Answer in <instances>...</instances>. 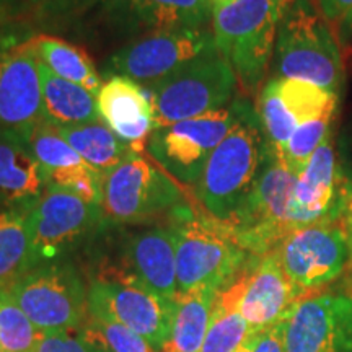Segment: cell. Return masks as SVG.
Instances as JSON below:
<instances>
[{"label":"cell","instance_id":"1","mask_svg":"<svg viewBox=\"0 0 352 352\" xmlns=\"http://www.w3.org/2000/svg\"><path fill=\"white\" fill-rule=\"evenodd\" d=\"M266 148L258 113L248 101H241L239 120L209 157L195 186L201 209L220 222H230L256 182Z\"/></svg>","mask_w":352,"mask_h":352},{"label":"cell","instance_id":"2","mask_svg":"<svg viewBox=\"0 0 352 352\" xmlns=\"http://www.w3.org/2000/svg\"><path fill=\"white\" fill-rule=\"evenodd\" d=\"M176 235L178 292L209 289L220 292L239 277L250 254L226 222L184 206L170 220Z\"/></svg>","mask_w":352,"mask_h":352},{"label":"cell","instance_id":"3","mask_svg":"<svg viewBox=\"0 0 352 352\" xmlns=\"http://www.w3.org/2000/svg\"><path fill=\"white\" fill-rule=\"evenodd\" d=\"M284 0H214L212 36L245 94L256 95L276 47Z\"/></svg>","mask_w":352,"mask_h":352},{"label":"cell","instance_id":"4","mask_svg":"<svg viewBox=\"0 0 352 352\" xmlns=\"http://www.w3.org/2000/svg\"><path fill=\"white\" fill-rule=\"evenodd\" d=\"M274 54L283 78L310 82L336 95L342 88L344 69L338 39L314 0H284Z\"/></svg>","mask_w":352,"mask_h":352},{"label":"cell","instance_id":"5","mask_svg":"<svg viewBox=\"0 0 352 352\" xmlns=\"http://www.w3.org/2000/svg\"><path fill=\"white\" fill-rule=\"evenodd\" d=\"M101 212L108 226H138L188 206L183 186L155 162L132 153L103 178Z\"/></svg>","mask_w":352,"mask_h":352},{"label":"cell","instance_id":"6","mask_svg":"<svg viewBox=\"0 0 352 352\" xmlns=\"http://www.w3.org/2000/svg\"><path fill=\"white\" fill-rule=\"evenodd\" d=\"M236 85L235 72L214 46L148 88L153 131L228 107Z\"/></svg>","mask_w":352,"mask_h":352},{"label":"cell","instance_id":"7","mask_svg":"<svg viewBox=\"0 0 352 352\" xmlns=\"http://www.w3.org/2000/svg\"><path fill=\"white\" fill-rule=\"evenodd\" d=\"M8 290L41 334L78 331L88 316V284L70 259L34 266Z\"/></svg>","mask_w":352,"mask_h":352},{"label":"cell","instance_id":"8","mask_svg":"<svg viewBox=\"0 0 352 352\" xmlns=\"http://www.w3.org/2000/svg\"><path fill=\"white\" fill-rule=\"evenodd\" d=\"M241 101L235 100L217 111L155 129L147 140V152L182 186L195 188L217 145L235 126Z\"/></svg>","mask_w":352,"mask_h":352},{"label":"cell","instance_id":"9","mask_svg":"<svg viewBox=\"0 0 352 352\" xmlns=\"http://www.w3.org/2000/svg\"><path fill=\"white\" fill-rule=\"evenodd\" d=\"M297 176L289 171L267 144L266 155L252 191L227 226L252 256L272 252L290 232L287 210Z\"/></svg>","mask_w":352,"mask_h":352},{"label":"cell","instance_id":"10","mask_svg":"<svg viewBox=\"0 0 352 352\" xmlns=\"http://www.w3.org/2000/svg\"><path fill=\"white\" fill-rule=\"evenodd\" d=\"M114 243L113 256L101 259L94 276L126 280L165 300L178 296L176 235L171 223L122 232Z\"/></svg>","mask_w":352,"mask_h":352},{"label":"cell","instance_id":"11","mask_svg":"<svg viewBox=\"0 0 352 352\" xmlns=\"http://www.w3.org/2000/svg\"><path fill=\"white\" fill-rule=\"evenodd\" d=\"M101 206L54 184H47L32 209L34 266L69 259L78 246L103 230Z\"/></svg>","mask_w":352,"mask_h":352},{"label":"cell","instance_id":"12","mask_svg":"<svg viewBox=\"0 0 352 352\" xmlns=\"http://www.w3.org/2000/svg\"><path fill=\"white\" fill-rule=\"evenodd\" d=\"M351 212L352 178L336 152L331 132L297 176L287 210L289 230L323 222H347Z\"/></svg>","mask_w":352,"mask_h":352},{"label":"cell","instance_id":"13","mask_svg":"<svg viewBox=\"0 0 352 352\" xmlns=\"http://www.w3.org/2000/svg\"><path fill=\"white\" fill-rule=\"evenodd\" d=\"M274 250L285 276L302 297L333 283L352 256L347 222L296 228Z\"/></svg>","mask_w":352,"mask_h":352},{"label":"cell","instance_id":"14","mask_svg":"<svg viewBox=\"0 0 352 352\" xmlns=\"http://www.w3.org/2000/svg\"><path fill=\"white\" fill-rule=\"evenodd\" d=\"M215 46L212 30H178L139 36L103 65V77H127L151 88Z\"/></svg>","mask_w":352,"mask_h":352},{"label":"cell","instance_id":"15","mask_svg":"<svg viewBox=\"0 0 352 352\" xmlns=\"http://www.w3.org/2000/svg\"><path fill=\"white\" fill-rule=\"evenodd\" d=\"M33 32L15 23L0 28V126L25 129L43 122L41 80Z\"/></svg>","mask_w":352,"mask_h":352},{"label":"cell","instance_id":"16","mask_svg":"<svg viewBox=\"0 0 352 352\" xmlns=\"http://www.w3.org/2000/svg\"><path fill=\"white\" fill-rule=\"evenodd\" d=\"M173 300L113 277L94 276L88 283V314L132 329L155 352H164L170 340Z\"/></svg>","mask_w":352,"mask_h":352},{"label":"cell","instance_id":"17","mask_svg":"<svg viewBox=\"0 0 352 352\" xmlns=\"http://www.w3.org/2000/svg\"><path fill=\"white\" fill-rule=\"evenodd\" d=\"M285 352H352V297L315 292L284 318Z\"/></svg>","mask_w":352,"mask_h":352},{"label":"cell","instance_id":"18","mask_svg":"<svg viewBox=\"0 0 352 352\" xmlns=\"http://www.w3.org/2000/svg\"><path fill=\"white\" fill-rule=\"evenodd\" d=\"M240 314L253 334L285 318L302 296L280 266L276 250L253 256L239 276Z\"/></svg>","mask_w":352,"mask_h":352},{"label":"cell","instance_id":"19","mask_svg":"<svg viewBox=\"0 0 352 352\" xmlns=\"http://www.w3.org/2000/svg\"><path fill=\"white\" fill-rule=\"evenodd\" d=\"M214 0H107L104 13L126 33L151 34L178 30H206Z\"/></svg>","mask_w":352,"mask_h":352},{"label":"cell","instance_id":"20","mask_svg":"<svg viewBox=\"0 0 352 352\" xmlns=\"http://www.w3.org/2000/svg\"><path fill=\"white\" fill-rule=\"evenodd\" d=\"M21 131L46 171L47 184L67 189L94 204H101L103 178L85 164L54 126L43 121Z\"/></svg>","mask_w":352,"mask_h":352},{"label":"cell","instance_id":"21","mask_svg":"<svg viewBox=\"0 0 352 352\" xmlns=\"http://www.w3.org/2000/svg\"><path fill=\"white\" fill-rule=\"evenodd\" d=\"M101 121L135 152L144 148L153 132L151 96L138 82L127 77H109L96 95Z\"/></svg>","mask_w":352,"mask_h":352},{"label":"cell","instance_id":"22","mask_svg":"<svg viewBox=\"0 0 352 352\" xmlns=\"http://www.w3.org/2000/svg\"><path fill=\"white\" fill-rule=\"evenodd\" d=\"M46 186V171L23 131L0 126V212L34 202Z\"/></svg>","mask_w":352,"mask_h":352},{"label":"cell","instance_id":"23","mask_svg":"<svg viewBox=\"0 0 352 352\" xmlns=\"http://www.w3.org/2000/svg\"><path fill=\"white\" fill-rule=\"evenodd\" d=\"M41 80L43 121L51 126L69 127L101 122L96 96L87 88L65 80L38 60Z\"/></svg>","mask_w":352,"mask_h":352},{"label":"cell","instance_id":"24","mask_svg":"<svg viewBox=\"0 0 352 352\" xmlns=\"http://www.w3.org/2000/svg\"><path fill=\"white\" fill-rule=\"evenodd\" d=\"M34 202L0 212V289L34 267L32 209Z\"/></svg>","mask_w":352,"mask_h":352},{"label":"cell","instance_id":"25","mask_svg":"<svg viewBox=\"0 0 352 352\" xmlns=\"http://www.w3.org/2000/svg\"><path fill=\"white\" fill-rule=\"evenodd\" d=\"M217 294L209 289L178 292L173 300L171 334L164 352H201Z\"/></svg>","mask_w":352,"mask_h":352},{"label":"cell","instance_id":"26","mask_svg":"<svg viewBox=\"0 0 352 352\" xmlns=\"http://www.w3.org/2000/svg\"><path fill=\"white\" fill-rule=\"evenodd\" d=\"M56 127L70 147L80 155L91 170L104 178L109 171L122 164L132 153H138L129 144L118 138L109 127L101 122Z\"/></svg>","mask_w":352,"mask_h":352},{"label":"cell","instance_id":"27","mask_svg":"<svg viewBox=\"0 0 352 352\" xmlns=\"http://www.w3.org/2000/svg\"><path fill=\"white\" fill-rule=\"evenodd\" d=\"M32 44L36 59L46 65L51 72L65 80L82 85L95 96L98 95L101 77L96 72L90 57L80 47L74 46L64 39L36 33L33 34Z\"/></svg>","mask_w":352,"mask_h":352},{"label":"cell","instance_id":"28","mask_svg":"<svg viewBox=\"0 0 352 352\" xmlns=\"http://www.w3.org/2000/svg\"><path fill=\"white\" fill-rule=\"evenodd\" d=\"M239 302L240 283L236 277L228 287L217 294L201 352H235L252 336V329L240 314Z\"/></svg>","mask_w":352,"mask_h":352},{"label":"cell","instance_id":"29","mask_svg":"<svg viewBox=\"0 0 352 352\" xmlns=\"http://www.w3.org/2000/svg\"><path fill=\"white\" fill-rule=\"evenodd\" d=\"M276 83L285 108L296 118L298 126L324 116H334L338 95L333 91L296 78L279 77Z\"/></svg>","mask_w":352,"mask_h":352},{"label":"cell","instance_id":"30","mask_svg":"<svg viewBox=\"0 0 352 352\" xmlns=\"http://www.w3.org/2000/svg\"><path fill=\"white\" fill-rule=\"evenodd\" d=\"M41 333L13 300L10 290L0 289V349L2 352H36Z\"/></svg>","mask_w":352,"mask_h":352},{"label":"cell","instance_id":"31","mask_svg":"<svg viewBox=\"0 0 352 352\" xmlns=\"http://www.w3.org/2000/svg\"><path fill=\"white\" fill-rule=\"evenodd\" d=\"M77 333L98 352H155L132 329L90 314Z\"/></svg>","mask_w":352,"mask_h":352},{"label":"cell","instance_id":"32","mask_svg":"<svg viewBox=\"0 0 352 352\" xmlns=\"http://www.w3.org/2000/svg\"><path fill=\"white\" fill-rule=\"evenodd\" d=\"M258 116L261 121L263 132L266 135L267 144L279 153L292 138L298 127V122L285 108L279 90H277L276 78H272L263 87L258 100Z\"/></svg>","mask_w":352,"mask_h":352},{"label":"cell","instance_id":"33","mask_svg":"<svg viewBox=\"0 0 352 352\" xmlns=\"http://www.w3.org/2000/svg\"><path fill=\"white\" fill-rule=\"evenodd\" d=\"M333 118L334 116H324L320 120L303 122L297 127L292 138L287 140L283 151L279 153L276 152L290 173L298 176L305 170L316 148L333 132Z\"/></svg>","mask_w":352,"mask_h":352},{"label":"cell","instance_id":"34","mask_svg":"<svg viewBox=\"0 0 352 352\" xmlns=\"http://www.w3.org/2000/svg\"><path fill=\"white\" fill-rule=\"evenodd\" d=\"M107 0H30V7L43 20L65 21L72 20Z\"/></svg>","mask_w":352,"mask_h":352},{"label":"cell","instance_id":"35","mask_svg":"<svg viewBox=\"0 0 352 352\" xmlns=\"http://www.w3.org/2000/svg\"><path fill=\"white\" fill-rule=\"evenodd\" d=\"M320 15L327 21L336 39H352V0H314Z\"/></svg>","mask_w":352,"mask_h":352},{"label":"cell","instance_id":"36","mask_svg":"<svg viewBox=\"0 0 352 352\" xmlns=\"http://www.w3.org/2000/svg\"><path fill=\"white\" fill-rule=\"evenodd\" d=\"M36 352H98L77 331L41 334Z\"/></svg>","mask_w":352,"mask_h":352},{"label":"cell","instance_id":"37","mask_svg":"<svg viewBox=\"0 0 352 352\" xmlns=\"http://www.w3.org/2000/svg\"><path fill=\"white\" fill-rule=\"evenodd\" d=\"M252 352H285L284 320L254 334Z\"/></svg>","mask_w":352,"mask_h":352},{"label":"cell","instance_id":"38","mask_svg":"<svg viewBox=\"0 0 352 352\" xmlns=\"http://www.w3.org/2000/svg\"><path fill=\"white\" fill-rule=\"evenodd\" d=\"M21 12H23L21 0H0V28L13 23Z\"/></svg>","mask_w":352,"mask_h":352},{"label":"cell","instance_id":"39","mask_svg":"<svg viewBox=\"0 0 352 352\" xmlns=\"http://www.w3.org/2000/svg\"><path fill=\"white\" fill-rule=\"evenodd\" d=\"M253 342H254V334H252V336H250L248 340H246V341L243 342V344H241L235 352H252V349H253Z\"/></svg>","mask_w":352,"mask_h":352},{"label":"cell","instance_id":"40","mask_svg":"<svg viewBox=\"0 0 352 352\" xmlns=\"http://www.w3.org/2000/svg\"><path fill=\"white\" fill-rule=\"evenodd\" d=\"M347 230H349V240H351V250H352V212L347 219Z\"/></svg>","mask_w":352,"mask_h":352},{"label":"cell","instance_id":"41","mask_svg":"<svg viewBox=\"0 0 352 352\" xmlns=\"http://www.w3.org/2000/svg\"><path fill=\"white\" fill-rule=\"evenodd\" d=\"M349 162H351V165H349V170L352 171V139L349 140Z\"/></svg>","mask_w":352,"mask_h":352},{"label":"cell","instance_id":"42","mask_svg":"<svg viewBox=\"0 0 352 352\" xmlns=\"http://www.w3.org/2000/svg\"><path fill=\"white\" fill-rule=\"evenodd\" d=\"M0 352H2V349H0Z\"/></svg>","mask_w":352,"mask_h":352}]
</instances>
